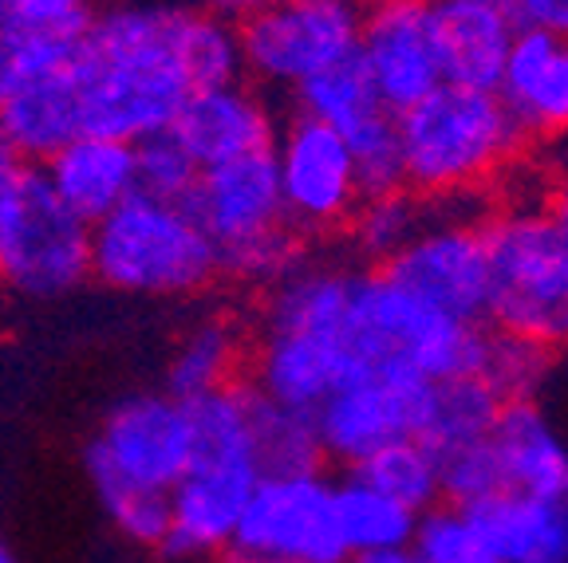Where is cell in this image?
<instances>
[{
  "label": "cell",
  "instance_id": "6da1fadb",
  "mask_svg": "<svg viewBox=\"0 0 568 563\" xmlns=\"http://www.w3.org/2000/svg\"><path fill=\"white\" fill-rule=\"evenodd\" d=\"M71 80L83 134L142 142L170 131L194 95L182 60V9L119 4L91 17L71 60Z\"/></svg>",
  "mask_w": 568,
  "mask_h": 563
},
{
  "label": "cell",
  "instance_id": "7a4b0ae2",
  "mask_svg": "<svg viewBox=\"0 0 568 563\" xmlns=\"http://www.w3.org/2000/svg\"><path fill=\"white\" fill-rule=\"evenodd\" d=\"M190 449V406L166 390L123 398L103 418L83 465L99 509L126 544L162 552L170 493L186 473Z\"/></svg>",
  "mask_w": 568,
  "mask_h": 563
},
{
  "label": "cell",
  "instance_id": "3957f363",
  "mask_svg": "<svg viewBox=\"0 0 568 563\" xmlns=\"http://www.w3.org/2000/svg\"><path fill=\"white\" fill-rule=\"evenodd\" d=\"M190 406L194 449L170 493L162 555L174 563H213L233 552V532L265 477L253 446V398L245 387L217 390Z\"/></svg>",
  "mask_w": 568,
  "mask_h": 563
},
{
  "label": "cell",
  "instance_id": "277c9868",
  "mask_svg": "<svg viewBox=\"0 0 568 563\" xmlns=\"http://www.w3.org/2000/svg\"><path fill=\"white\" fill-rule=\"evenodd\" d=\"M399 119L403 190L426 202L478 194L525 146V131L497 91L438 83Z\"/></svg>",
  "mask_w": 568,
  "mask_h": 563
},
{
  "label": "cell",
  "instance_id": "5b68a950",
  "mask_svg": "<svg viewBox=\"0 0 568 563\" xmlns=\"http://www.w3.org/2000/svg\"><path fill=\"white\" fill-rule=\"evenodd\" d=\"M489 327L435 311L383 268H355L339 344L359 375L443 382L478 375Z\"/></svg>",
  "mask_w": 568,
  "mask_h": 563
},
{
  "label": "cell",
  "instance_id": "8992f818",
  "mask_svg": "<svg viewBox=\"0 0 568 563\" xmlns=\"http://www.w3.org/2000/svg\"><path fill=\"white\" fill-rule=\"evenodd\" d=\"M489 256V331L549 351L568 347V233L545 202H514L481 221Z\"/></svg>",
  "mask_w": 568,
  "mask_h": 563
},
{
  "label": "cell",
  "instance_id": "52a82bcc",
  "mask_svg": "<svg viewBox=\"0 0 568 563\" xmlns=\"http://www.w3.org/2000/svg\"><path fill=\"white\" fill-rule=\"evenodd\" d=\"M217 273V248L186 202L131 194L91 225V276L126 296H194Z\"/></svg>",
  "mask_w": 568,
  "mask_h": 563
},
{
  "label": "cell",
  "instance_id": "ba28073f",
  "mask_svg": "<svg viewBox=\"0 0 568 563\" xmlns=\"http://www.w3.org/2000/svg\"><path fill=\"white\" fill-rule=\"evenodd\" d=\"M186 205L217 248L222 273L237 280L268 288L301 260V233L284 217L268 150L202 170Z\"/></svg>",
  "mask_w": 568,
  "mask_h": 563
},
{
  "label": "cell",
  "instance_id": "9c48e42d",
  "mask_svg": "<svg viewBox=\"0 0 568 563\" xmlns=\"http://www.w3.org/2000/svg\"><path fill=\"white\" fill-rule=\"evenodd\" d=\"M91 276V225L28 170L0 217V284L20 296L48 299L80 288Z\"/></svg>",
  "mask_w": 568,
  "mask_h": 563
},
{
  "label": "cell",
  "instance_id": "30bf717a",
  "mask_svg": "<svg viewBox=\"0 0 568 563\" xmlns=\"http://www.w3.org/2000/svg\"><path fill=\"white\" fill-rule=\"evenodd\" d=\"M364 12L355 0L328 4H257L237 20L241 68L273 91H296L332 63L355 55Z\"/></svg>",
  "mask_w": 568,
  "mask_h": 563
},
{
  "label": "cell",
  "instance_id": "8fae6325",
  "mask_svg": "<svg viewBox=\"0 0 568 563\" xmlns=\"http://www.w3.org/2000/svg\"><path fill=\"white\" fill-rule=\"evenodd\" d=\"M230 555L344 563L347 547L336 520V481L324 469L265 473L245 501Z\"/></svg>",
  "mask_w": 568,
  "mask_h": 563
},
{
  "label": "cell",
  "instance_id": "7c38bea8",
  "mask_svg": "<svg viewBox=\"0 0 568 563\" xmlns=\"http://www.w3.org/2000/svg\"><path fill=\"white\" fill-rule=\"evenodd\" d=\"M268 154L281 185L284 217L301 237H328L347 229L364 190L344 134L296 111L276 131Z\"/></svg>",
  "mask_w": 568,
  "mask_h": 563
},
{
  "label": "cell",
  "instance_id": "4fadbf2b",
  "mask_svg": "<svg viewBox=\"0 0 568 563\" xmlns=\"http://www.w3.org/2000/svg\"><path fill=\"white\" fill-rule=\"evenodd\" d=\"M383 273L435 311L466 319V324H486L489 256L481 221H423L415 240L399 256H390Z\"/></svg>",
  "mask_w": 568,
  "mask_h": 563
},
{
  "label": "cell",
  "instance_id": "5bb4252c",
  "mask_svg": "<svg viewBox=\"0 0 568 563\" xmlns=\"http://www.w3.org/2000/svg\"><path fill=\"white\" fill-rule=\"evenodd\" d=\"M426 387L430 382L399 379V375H359L344 382L312 414L320 458L355 469L379 449L415 438Z\"/></svg>",
  "mask_w": 568,
  "mask_h": 563
},
{
  "label": "cell",
  "instance_id": "9a60e30c",
  "mask_svg": "<svg viewBox=\"0 0 568 563\" xmlns=\"http://www.w3.org/2000/svg\"><path fill=\"white\" fill-rule=\"evenodd\" d=\"M17 60V80L0 103V142L20 154V162L44 166L55 150L83 134L80 95L71 80L75 52H28Z\"/></svg>",
  "mask_w": 568,
  "mask_h": 563
},
{
  "label": "cell",
  "instance_id": "2e32d148",
  "mask_svg": "<svg viewBox=\"0 0 568 563\" xmlns=\"http://www.w3.org/2000/svg\"><path fill=\"white\" fill-rule=\"evenodd\" d=\"M355 60L390 115H403L443 83L426 4H372L359 20Z\"/></svg>",
  "mask_w": 568,
  "mask_h": 563
},
{
  "label": "cell",
  "instance_id": "e0dca14e",
  "mask_svg": "<svg viewBox=\"0 0 568 563\" xmlns=\"http://www.w3.org/2000/svg\"><path fill=\"white\" fill-rule=\"evenodd\" d=\"M248 390L296 414H316L324 398L355 379L339 335L261 331L248 347Z\"/></svg>",
  "mask_w": 568,
  "mask_h": 563
},
{
  "label": "cell",
  "instance_id": "ac0fdd59",
  "mask_svg": "<svg viewBox=\"0 0 568 563\" xmlns=\"http://www.w3.org/2000/svg\"><path fill=\"white\" fill-rule=\"evenodd\" d=\"M170 139L186 150L197 170H210L273 146L276 119L265 95L237 80L225 88L194 91L170 123Z\"/></svg>",
  "mask_w": 568,
  "mask_h": 563
},
{
  "label": "cell",
  "instance_id": "d6986e66",
  "mask_svg": "<svg viewBox=\"0 0 568 563\" xmlns=\"http://www.w3.org/2000/svg\"><path fill=\"white\" fill-rule=\"evenodd\" d=\"M426 17L443 83L497 91L506 55L521 28L506 0H430Z\"/></svg>",
  "mask_w": 568,
  "mask_h": 563
},
{
  "label": "cell",
  "instance_id": "ffe728a7",
  "mask_svg": "<svg viewBox=\"0 0 568 563\" xmlns=\"http://www.w3.org/2000/svg\"><path fill=\"white\" fill-rule=\"evenodd\" d=\"M497 493L568 501V441L541 402H506L486 438Z\"/></svg>",
  "mask_w": 568,
  "mask_h": 563
},
{
  "label": "cell",
  "instance_id": "44dd1931",
  "mask_svg": "<svg viewBox=\"0 0 568 563\" xmlns=\"http://www.w3.org/2000/svg\"><path fill=\"white\" fill-rule=\"evenodd\" d=\"M497 95L514 111L525 139L568 134V40L541 28H517Z\"/></svg>",
  "mask_w": 568,
  "mask_h": 563
},
{
  "label": "cell",
  "instance_id": "7402d4cb",
  "mask_svg": "<svg viewBox=\"0 0 568 563\" xmlns=\"http://www.w3.org/2000/svg\"><path fill=\"white\" fill-rule=\"evenodd\" d=\"M44 182L75 217L95 225L111 209L139 194V166L134 142L106 139V134H80L44 162Z\"/></svg>",
  "mask_w": 568,
  "mask_h": 563
},
{
  "label": "cell",
  "instance_id": "603a6c76",
  "mask_svg": "<svg viewBox=\"0 0 568 563\" xmlns=\"http://www.w3.org/2000/svg\"><path fill=\"white\" fill-rule=\"evenodd\" d=\"M470 516L501 563H568V501L560 497L494 493L470 504Z\"/></svg>",
  "mask_w": 568,
  "mask_h": 563
},
{
  "label": "cell",
  "instance_id": "cb8c5ba5",
  "mask_svg": "<svg viewBox=\"0 0 568 563\" xmlns=\"http://www.w3.org/2000/svg\"><path fill=\"white\" fill-rule=\"evenodd\" d=\"M248 362V344L237 319L205 316L178 339L166 367V395L197 402L205 395L237 387V375Z\"/></svg>",
  "mask_w": 568,
  "mask_h": 563
},
{
  "label": "cell",
  "instance_id": "d4e9b609",
  "mask_svg": "<svg viewBox=\"0 0 568 563\" xmlns=\"http://www.w3.org/2000/svg\"><path fill=\"white\" fill-rule=\"evenodd\" d=\"M501 406L506 402H501L478 375L430 382L423 398V414H418L415 441H423L435 458L470 449L489 438L497 414H501Z\"/></svg>",
  "mask_w": 568,
  "mask_h": 563
},
{
  "label": "cell",
  "instance_id": "484cf974",
  "mask_svg": "<svg viewBox=\"0 0 568 563\" xmlns=\"http://www.w3.org/2000/svg\"><path fill=\"white\" fill-rule=\"evenodd\" d=\"M336 520L347 555L410 547L418 524L415 512L403 509L399 501H390L387 493H379L375 484H367L355 473H344L336 481Z\"/></svg>",
  "mask_w": 568,
  "mask_h": 563
},
{
  "label": "cell",
  "instance_id": "4316f807",
  "mask_svg": "<svg viewBox=\"0 0 568 563\" xmlns=\"http://www.w3.org/2000/svg\"><path fill=\"white\" fill-rule=\"evenodd\" d=\"M347 473L364 477L367 484H375L379 493H387L390 501H399L403 509H410L415 516L430 512L435 504H443V473H438V458L423 441L407 438L395 446L379 449L367 461H359Z\"/></svg>",
  "mask_w": 568,
  "mask_h": 563
},
{
  "label": "cell",
  "instance_id": "83f0119b",
  "mask_svg": "<svg viewBox=\"0 0 568 563\" xmlns=\"http://www.w3.org/2000/svg\"><path fill=\"white\" fill-rule=\"evenodd\" d=\"M296 103H301V115L316 119V123L332 126V131H352L364 119H372L375 111H387V106L375 99V88L367 80L364 63L347 55V60L332 63L320 75H312L308 83L293 91Z\"/></svg>",
  "mask_w": 568,
  "mask_h": 563
},
{
  "label": "cell",
  "instance_id": "f1b7e54d",
  "mask_svg": "<svg viewBox=\"0 0 568 563\" xmlns=\"http://www.w3.org/2000/svg\"><path fill=\"white\" fill-rule=\"evenodd\" d=\"M423 205L407 190L395 194H367L359 197L352 221H347V237H352L355 253L364 256L367 265L383 268L390 256H399L403 248L415 240L423 229Z\"/></svg>",
  "mask_w": 568,
  "mask_h": 563
},
{
  "label": "cell",
  "instance_id": "f546056e",
  "mask_svg": "<svg viewBox=\"0 0 568 563\" xmlns=\"http://www.w3.org/2000/svg\"><path fill=\"white\" fill-rule=\"evenodd\" d=\"M248 398H253V446H257V461L265 473H296V469L324 465L308 414L265 402L253 390H248Z\"/></svg>",
  "mask_w": 568,
  "mask_h": 563
},
{
  "label": "cell",
  "instance_id": "4dcf8cb0",
  "mask_svg": "<svg viewBox=\"0 0 568 563\" xmlns=\"http://www.w3.org/2000/svg\"><path fill=\"white\" fill-rule=\"evenodd\" d=\"M478 379L501 402H541L545 382L552 379V351L517 335L489 331Z\"/></svg>",
  "mask_w": 568,
  "mask_h": 563
},
{
  "label": "cell",
  "instance_id": "1f68e13d",
  "mask_svg": "<svg viewBox=\"0 0 568 563\" xmlns=\"http://www.w3.org/2000/svg\"><path fill=\"white\" fill-rule=\"evenodd\" d=\"M352 150V166L359 177V190L367 194H395L403 190V146H399V119L390 111H375L359 126L344 131Z\"/></svg>",
  "mask_w": 568,
  "mask_h": 563
},
{
  "label": "cell",
  "instance_id": "d6a6232c",
  "mask_svg": "<svg viewBox=\"0 0 568 563\" xmlns=\"http://www.w3.org/2000/svg\"><path fill=\"white\" fill-rule=\"evenodd\" d=\"M88 20V0H0V44L80 40Z\"/></svg>",
  "mask_w": 568,
  "mask_h": 563
},
{
  "label": "cell",
  "instance_id": "836d02e7",
  "mask_svg": "<svg viewBox=\"0 0 568 563\" xmlns=\"http://www.w3.org/2000/svg\"><path fill=\"white\" fill-rule=\"evenodd\" d=\"M410 547L423 563H501L481 540L470 509L446 501L418 516Z\"/></svg>",
  "mask_w": 568,
  "mask_h": 563
},
{
  "label": "cell",
  "instance_id": "e575fe53",
  "mask_svg": "<svg viewBox=\"0 0 568 563\" xmlns=\"http://www.w3.org/2000/svg\"><path fill=\"white\" fill-rule=\"evenodd\" d=\"M134 166H139V194L166 197V202H186L202 174L186 158V150L170 139V131L134 142Z\"/></svg>",
  "mask_w": 568,
  "mask_h": 563
},
{
  "label": "cell",
  "instance_id": "d590c367",
  "mask_svg": "<svg viewBox=\"0 0 568 563\" xmlns=\"http://www.w3.org/2000/svg\"><path fill=\"white\" fill-rule=\"evenodd\" d=\"M521 28H541L568 40V0H506Z\"/></svg>",
  "mask_w": 568,
  "mask_h": 563
},
{
  "label": "cell",
  "instance_id": "8d00e7d4",
  "mask_svg": "<svg viewBox=\"0 0 568 563\" xmlns=\"http://www.w3.org/2000/svg\"><path fill=\"white\" fill-rule=\"evenodd\" d=\"M24 174H28V162H20L17 150L0 142V217H4L9 202L17 197V190H20V182H24Z\"/></svg>",
  "mask_w": 568,
  "mask_h": 563
},
{
  "label": "cell",
  "instance_id": "74e56055",
  "mask_svg": "<svg viewBox=\"0 0 568 563\" xmlns=\"http://www.w3.org/2000/svg\"><path fill=\"white\" fill-rule=\"evenodd\" d=\"M344 563H423L415 555V547H387V552H359L347 555Z\"/></svg>",
  "mask_w": 568,
  "mask_h": 563
},
{
  "label": "cell",
  "instance_id": "f35d334b",
  "mask_svg": "<svg viewBox=\"0 0 568 563\" xmlns=\"http://www.w3.org/2000/svg\"><path fill=\"white\" fill-rule=\"evenodd\" d=\"M257 4L261 0H205V9L217 12V17H225V20H233V24H237L241 17H248Z\"/></svg>",
  "mask_w": 568,
  "mask_h": 563
},
{
  "label": "cell",
  "instance_id": "ab89813d",
  "mask_svg": "<svg viewBox=\"0 0 568 563\" xmlns=\"http://www.w3.org/2000/svg\"><path fill=\"white\" fill-rule=\"evenodd\" d=\"M12 80H17V60H12L9 44H0V103H4V95H9Z\"/></svg>",
  "mask_w": 568,
  "mask_h": 563
},
{
  "label": "cell",
  "instance_id": "60d3db41",
  "mask_svg": "<svg viewBox=\"0 0 568 563\" xmlns=\"http://www.w3.org/2000/svg\"><path fill=\"white\" fill-rule=\"evenodd\" d=\"M552 213H557V221L565 225V233H568V174L557 182V190H552V205H549Z\"/></svg>",
  "mask_w": 568,
  "mask_h": 563
},
{
  "label": "cell",
  "instance_id": "b9f144b4",
  "mask_svg": "<svg viewBox=\"0 0 568 563\" xmlns=\"http://www.w3.org/2000/svg\"><path fill=\"white\" fill-rule=\"evenodd\" d=\"M261 4H328V0H261Z\"/></svg>",
  "mask_w": 568,
  "mask_h": 563
},
{
  "label": "cell",
  "instance_id": "7bdbcfd3",
  "mask_svg": "<svg viewBox=\"0 0 568 563\" xmlns=\"http://www.w3.org/2000/svg\"><path fill=\"white\" fill-rule=\"evenodd\" d=\"M230 563H293V560H245V555H230Z\"/></svg>",
  "mask_w": 568,
  "mask_h": 563
},
{
  "label": "cell",
  "instance_id": "ee69618b",
  "mask_svg": "<svg viewBox=\"0 0 568 563\" xmlns=\"http://www.w3.org/2000/svg\"><path fill=\"white\" fill-rule=\"evenodd\" d=\"M375 4H430V0H375Z\"/></svg>",
  "mask_w": 568,
  "mask_h": 563
},
{
  "label": "cell",
  "instance_id": "f6af8a7d",
  "mask_svg": "<svg viewBox=\"0 0 568 563\" xmlns=\"http://www.w3.org/2000/svg\"><path fill=\"white\" fill-rule=\"evenodd\" d=\"M0 563H20V560H17V552L9 547V552H0Z\"/></svg>",
  "mask_w": 568,
  "mask_h": 563
}]
</instances>
